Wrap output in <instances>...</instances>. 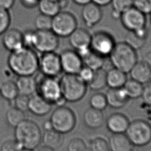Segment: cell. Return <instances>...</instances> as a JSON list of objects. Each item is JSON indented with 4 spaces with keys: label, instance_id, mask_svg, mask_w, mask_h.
<instances>
[{
    "label": "cell",
    "instance_id": "5",
    "mask_svg": "<svg viewBox=\"0 0 151 151\" xmlns=\"http://www.w3.org/2000/svg\"><path fill=\"white\" fill-rule=\"evenodd\" d=\"M125 134L133 146L145 147L151 142V124L142 119L134 120L130 122Z\"/></svg>",
    "mask_w": 151,
    "mask_h": 151
},
{
    "label": "cell",
    "instance_id": "23",
    "mask_svg": "<svg viewBox=\"0 0 151 151\" xmlns=\"http://www.w3.org/2000/svg\"><path fill=\"white\" fill-rule=\"evenodd\" d=\"M108 142L111 151H129L133 147L125 133L112 134Z\"/></svg>",
    "mask_w": 151,
    "mask_h": 151
},
{
    "label": "cell",
    "instance_id": "30",
    "mask_svg": "<svg viewBox=\"0 0 151 151\" xmlns=\"http://www.w3.org/2000/svg\"><path fill=\"white\" fill-rule=\"evenodd\" d=\"M19 95L16 82L7 80L0 86V95L7 101H14Z\"/></svg>",
    "mask_w": 151,
    "mask_h": 151
},
{
    "label": "cell",
    "instance_id": "10",
    "mask_svg": "<svg viewBox=\"0 0 151 151\" xmlns=\"http://www.w3.org/2000/svg\"><path fill=\"white\" fill-rule=\"evenodd\" d=\"M59 45V37L51 30H35L34 50L40 53L55 52Z\"/></svg>",
    "mask_w": 151,
    "mask_h": 151
},
{
    "label": "cell",
    "instance_id": "18",
    "mask_svg": "<svg viewBox=\"0 0 151 151\" xmlns=\"http://www.w3.org/2000/svg\"><path fill=\"white\" fill-rule=\"evenodd\" d=\"M105 95L108 106L112 109H121L125 107L130 100L123 88H109Z\"/></svg>",
    "mask_w": 151,
    "mask_h": 151
},
{
    "label": "cell",
    "instance_id": "29",
    "mask_svg": "<svg viewBox=\"0 0 151 151\" xmlns=\"http://www.w3.org/2000/svg\"><path fill=\"white\" fill-rule=\"evenodd\" d=\"M37 7L40 14L53 17L61 11L58 3L53 0H39Z\"/></svg>",
    "mask_w": 151,
    "mask_h": 151
},
{
    "label": "cell",
    "instance_id": "8",
    "mask_svg": "<svg viewBox=\"0 0 151 151\" xmlns=\"http://www.w3.org/2000/svg\"><path fill=\"white\" fill-rule=\"evenodd\" d=\"M77 27V19L69 12L62 10L52 17L51 31L59 38L68 37Z\"/></svg>",
    "mask_w": 151,
    "mask_h": 151
},
{
    "label": "cell",
    "instance_id": "58",
    "mask_svg": "<svg viewBox=\"0 0 151 151\" xmlns=\"http://www.w3.org/2000/svg\"><path fill=\"white\" fill-rule=\"evenodd\" d=\"M150 81H151V77H150Z\"/></svg>",
    "mask_w": 151,
    "mask_h": 151
},
{
    "label": "cell",
    "instance_id": "7",
    "mask_svg": "<svg viewBox=\"0 0 151 151\" xmlns=\"http://www.w3.org/2000/svg\"><path fill=\"white\" fill-rule=\"evenodd\" d=\"M36 93L48 102L55 105L62 97L59 80L57 78L50 77L42 74V76L37 79Z\"/></svg>",
    "mask_w": 151,
    "mask_h": 151
},
{
    "label": "cell",
    "instance_id": "49",
    "mask_svg": "<svg viewBox=\"0 0 151 151\" xmlns=\"http://www.w3.org/2000/svg\"><path fill=\"white\" fill-rule=\"evenodd\" d=\"M43 128L45 131L53 129L52 125L51 124L50 120H47L43 123Z\"/></svg>",
    "mask_w": 151,
    "mask_h": 151
},
{
    "label": "cell",
    "instance_id": "33",
    "mask_svg": "<svg viewBox=\"0 0 151 151\" xmlns=\"http://www.w3.org/2000/svg\"><path fill=\"white\" fill-rule=\"evenodd\" d=\"M89 104L91 108L101 111L104 110L108 107L106 95L101 92L93 94L90 99Z\"/></svg>",
    "mask_w": 151,
    "mask_h": 151
},
{
    "label": "cell",
    "instance_id": "1",
    "mask_svg": "<svg viewBox=\"0 0 151 151\" xmlns=\"http://www.w3.org/2000/svg\"><path fill=\"white\" fill-rule=\"evenodd\" d=\"M7 63L9 69L17 76H34L39 70L38 55L35 50L26 47L10 52Z\"/></svg>",
    "mask_w": 151,
    "mask_h": 151
},
{
    "label": "cell",
    "instance_id": "6",
    "mask_svg": "<svg viewBox=\"0 0 151 151\" xmlns=\"http://www.w3.org/2000/svg\"><path fill=\"white\" fill-rule=\"evenodd\" d=\"M53 129L62 134L70 132L76 124V116L68 107L61 106L55 109L50 117Z\"/></svg>",
    "mask_w": 151,
    "mask_h": 151
},
{
    "label": "cell",
    "instance_id": "44",
    "mask_svg": "<svg viewBox=\"0 0 151 151\" xmlns=\"http://www.w3.org/2000/svg\"><path fill=\"white\" fill-rule=\"evenodd\" d=\"M141 97L145 104L151 106V81L147 83V85L144 87Z\"/></svg>",
    "mask_w": 151,
    "mask_h": 151
},
{
    "label": "cell",
    "instance_id": "16",
    "mask_svg": "<svg viewBox=\"0 0 151 151\" xmlns=\"http://www.w3.org/2000/svg\"><path fill=\"white\" fill-rule=\"evenodd\" d=\"M81 16L86 27H92L101 21L103 18V12L101 6L91 2L83 6Z\"/></svg>",
    "mask_w": 151,
    "mask_h": 151
},
{
    "label": "cell",
    "instance_id": "24",
    "mask_svg": "<svg viewBox=\"0 0 151 151\" xmlns=\"http://www.w3.org/2000/svg\"><path fill=\"white\" fill-rule=\"evenodd\" d=\"M127 80V73L115 67L107 71V85L109 88H123Z\"/></svg>",
    "mask_w": 151,
    "mask_h": 151
},
{
    "label": "cell",
    "instance_id": "40",
    "mask_svg": "<svg viewBox=\"0 0 151 151\" xmlns=\"http://www.w3.org/2000/svg\"><path fill=\"white\" fill-rule=\"evenodd\" d=\"M94 72L95 70L91 69L90 67L83 65L77 75L83 82L88 85L93 78Z\"/></svg>",
    "mask_w": 151,
    "mask_h": 151
},
{
    "label": "cell",
    "instance_id": "12",
    "mask_svg": "<svg viewBox=\"0 0 151 151\" xmlns=\"http://www.w3.org/2000/svg\"><path fill=\"white\" fill-rule=\"evenodd\" d=\"M120 20L128 31H136L147 27L146 15L134 6L122 13Z\"/></svg>",
    "mask_w": 151,
    "mask_h": 151
},
{
    "label": "cell",
    "instance_id": "57",
    "mask_svg": "<svg viewBox=\"0 0 151 151\" xmlns=\"http://www.w3.org/2000/svg\"><path fill=\"white\" fill-rule=\"evenodd\" d=\"M53 1H56V2H58L59 0H53Z\"/></svg>",
    "mask_w": 151,
    "mask_h": 151
},
{
    "label": "cell",
    "instance_id": "37",
    "mask_svg": "<svg viewBox=\"0 0 151 151\" xmlns=\"http://www.w3.org/2000/svg\"><path fill=\"white\" fill-rule=\"evenodd\" d=\"M134 0H112L111 4L112 10L118 12L122 14L134 6Z\"/></svg>",
    "mask_w": 151,
    "mask_h": 151
},
{
    "label": "cell",
    "instance_id": "38",
    "mask_svg": "<svg viewBox=\"0 0 151 151\" xmlns=\"http://www.w3.org/2000/svg\"><path fill=\"white\" fill-rule=\"evenodd\" d=\"M67 151H88V147L82 139L75 138L68 143Z\"/></svg>",
    "mask_w": 151,
    "mask_h": 151
},
{
    "label": "cell",
    "instance_id": "42",
    "mask_svg": "<svg viewBox=\"0 0 151 151\" xmlns=\"http://www.w3.org/2000/svg\"><path fill=\"white\" fill-rule=\"evenodd\" d=\"M35 30L27 29L22 32L24 46L33 49Z\"/></svg>",
    "mask_w": 151,
    "mask_h": 151
},
{
    "label": "cell",
    "instance_id": "3",
    "mask_svg": "<svg viewBox=\"0 0 151 151\" xmlns=\"http://www.w3.org/2000/svg\"><path fill=\"white\" fill-rule=\"evenodd\" d=\"M108 58L113 67L127 73L138 62L136 50L125 42L116 43Z\"/></svg>",
    "mask_w": 151,
    "mask_h": 151
},
{
    "label": "cell",
    "instance_id": "56",
    "mask_svg": "<svg viewBox=\"0 0 151 151\" xmlns=\"http://www.w3.org/2000/svg\"><path fill=\"white\" fill-rule=\"evenodd\" d=\"M134 151V150H133V149H132V150H130V151Z\"/></svg>",
    "mask_w": 151,
    "mask_h": 151
},
{
    "label": "cell",
    "instance_id": "46",
    "mask_svg": "<svg viewBox=\"0 0 151 151\" xmlns=\"http://www.w3.org/2000/svg\"><path fill=\"white\" fill-rule=\"evenodd\" d=\"M16 0H0V9L9 11L15 5Z\"/></svg>",
    "mask_w": 151,
    "mask_h": 151
},
{
    "label": "cell",
    "instance_id": "45",
    "mask_svg": "<svg viewBox=\"0 0 151 151\" xmlns=\"http://www.w3.org/2000/svg\"><path fill=\"white\" fill-rule=\"evenodd\" d=\"M39 0H19L20 4L25 9H35L37 7Z\"/></svg>",
    "mask_w": 151,
    "mask_h": 151
},
{
    "label": "cell",
    "instance_id": "53",
    "mask_svg": "<svg viewBox=\"0 0 151 151\" xmlns=\"http://www.w3.org/2000/svg\"><path fill=\"white\" fill-rule=\"evenodd\" d=\"M37 151H55V150L44 145V146L40 147V149L38 150Z\"/></svg>",
    "mask_w": 151,
    "mask_h": 151
},
{
    "label": "cell",
    "instance_id": "14",
    "mask_svg": "<svg viewBox=\"0 0 151 151\" xmlns=\"http://www.w3.org/2000/svg\"><path fill=\"white\" fill-rule=\"evenodd\" d=\"M68 37L70 46L76 51L90 48L92 34L88 29L77 27Z\"/></svg>",
    "mask_w": 151,
    "mask_h": 151
},
{
    "label": "cell",
    "instance_id": "55",
    "mask_svg": "<svg viewBox=\"0 0 151 151\" xmlns=\"http://www.w3.org/2000/svg\"><path fill=\"white\" fill-rule=\"evenodd\" d=\"M150 21H151V13L150 14Z\"/></svg>",
    "mask_w": 151,
    "mask_h": 151
},
{
    "label": "cell",
    "instance_id": "21",
    "mask_svg": "<svg viewBox=\"0 0 151 151\" xmlns=\"http://www.w3.org/2000/svg\"><path fill=\"white\" fill-rule=\"evenodd\" d=\"M52 105L38 95H34L29 97V110L34 115L42 116L51 111Z\"/></svg>",
    "mask_w": 151,
    "mask_h": 151
},
{
    "label": "cell",
    "instance_id": "4",
    "mask_svg": "<svg viewBox=\"0 0 151 151\" xmlns=\"http://www.w3.org/2000/svg\"><path fill=\"white\" fill-rule=\"evenodd\" d=\"M62 96L71 103L80 101L86 94L88 85L77 75L64 73L59 80Z\"/></svg>",
    "mask_w": 151,
    "mask_h": 151
},
{
    "label": "cell",
    "instance_id": "52",
    "mask_svg": "<svg viewBox=\"0 0 151 151\" xmlns=\"http://www.w3.org/2000/svg\"><path fill=\"white\" fill-rule=\"evenodd\" d=\"M111 14H112V17L113 18V19L118 20V19H120L121 16V14L119 13L118 12L112 10L111 12Z\"/></svg>",
    "mask_w": 151,
    "mask_h": 151
},
{
    "label": "cell",
    "instance_id": "43",
    "mask_svg": "<svg viewBox=\"0 0 151 151\" xmlns=\"http://www.w3.org/2000/svg\"><path fill=\"white\" fill-rule=\"evenodd\" d=\"M23 147L16 140H7L3 143L0 151H21Z\"/></svg>",
    "mask_w": 151,
    "mask_h": 151
},
{
    "label": "cell",
    "instance_id": "50",
    "mask_svg": "<svg viewBox=\"0 0 151 151\" xmlns=\"http://www.w3.org/2000/svg\"><path fill=\"white\" fill-rule=\"evenodd\" d=\"M57 2L58 3L62 11L63 9H65L69 3V0H59Z\"/></svg>",
    "mask_w": 151,
    "mask_h": 151
},
{
    "label": "cell",
    "instance_id": "9",
    "mask_svg": "<svg viewBox=\"0 0 151 151\" xmlns=\"http://www.w3.org/2000/svg\"><path fill=\"white\" fill-rule=\"evenodd\" d=\"M116 44L114 37L107 32L101 30L92 34L90 48L104 58L109 57Z\"/></svg>",
    "mask_w": 151,
    "mask_h": 151
},
{
    "label": "cell",
    "instance_id": "13",
    "mask_svg": "<svg viewBox=\"0 0 151 151\" xmlns=\"http://www.w3.org/2000/svg\"><path fill=\"white\" fill-rule=\"evenodd\" d=\"M59 55L62 71L65 73L77 75L84 65L82 58L75 50L67 49Z\"/></svg>",
    "mask_w": 151,
    "mask_h": 151
},
{
    "label": "cell",
    "instance_id": "2",
    "mask_svg": "<svg viewBox=\"0 0 151 151\" xmlns=\"http://www.w3.org/2000/svg\"><path fill=\"white\" fill-rule=\"evenodd\" d=\"M15 128L16 140L23 148L34 150L41 142L42 131L35 122L25 119Z\"/></svg>",
    "mask_w": 151,
    "mask_h": 151
},
{
    "label": "cell",
    "instance_id": "31",
    "mask_svg": "<svg viewBox=\"0 0 151 151\" xmlns=\"http://www.w3.org/2000/svg\"><path fill=\"white\" fill-rule=\"evenodd\" d=\"M147 39V38L143 37L136 32L128 31L125 36V42L137 51L145 46Z\"/></svg>",
    "mask_w": 151,
    "mask_h": 151
},
{
    "label": "cell",
    "instance_id": "11",
    "mask_svg": "<svg viewBox=\"0 0 151 151\" xmlns=\"http://www.w3.org/2000/svg\"><path fill=\"white\" fill-rule=\"evenodd\" d=\"M38 70L43 75L57 78L63 72L60 55L55 51L42 53L39 57Z\"/></svg>",
    "mask_w": 151,
    "mask_h": 151
},
{
    "label": "cell",
    "instance_id": "34",
    "mask_svg": "<svg viewBox=\"0 0 151 151\" xmlns=\"http://www.w3.org/2000/svg\"><path fill=\"white\" fill-rule=\"evenodd\" d=\"M52 20V17L40 13V14L36 17L34 20V26L36 30H51Z\"/></svg>",
    "mask_w": 151,
    "mask_h": 151
},
{
    "label": "cell",
    "instance_id": "47",
    "mask_svg": "<svg viewBox=\"0 0 151 151\" xmlns=\"http://www.w3.org/2000/svg\"><path fill=\"white\" fill-rule=\"evenodd\" d=\"M112 0H92V2L99 6H105L111 4Z\"/></svg>",
    "mask_w": 151,
    "mask_h": 151
},
{
    "label": "cell",
    "instance_id": "17",
    "mask_svg": "<svg viewBox=\"0 0 151 151\" xmlns=\"http://www.w3.org/2000/svg\"><path fill=\"white\" fill-rule=\"evenodd\" d=\"M130 123L128 117L122 113L111 114L106 122L107 129L112 134L125 133Z\"/></svg>",
    "mask_w": 151,
    "mask_h": 151
},
{
    "label": "cell",
    "instance_id": "41",
    "mask_svg": "<svg viewBox=\"0 0 151 151\" xmlns=\"http://www.w3.org/2000/svg\"><path fill=\"white\" fill-rule=\"evenodd\" d=\"M29 96L19 94L14 99L15 107L23 112L29 110Z\"/></svg>",
    "mask_w": 151,
    "mask_h": 151
},
{
    "label": "cell",
    "instance_id": "19",
    "mask_svg": "<svg viewBox=\"0 0 151 151\" xmlns=\"http://www.w3.org/2000/svg\"><path fill=\"white\" fill-rule=\"evenodd\" d=\"M83 120L85 125L91 129H97L102 127L105 122L103 111L90 107L84 111Z\"/></svg>",
    "mask_w": 151,
    "mask_h": 151
},
{
    "label": "cell",
    "instance_id": "51",
    "mask_svg": "<svg viewBox=\"0 0 151 151\" xmlns=\"http://www.w3.org/2000/svg\"><path fill=\"white\" fill-rule=\"evenodd\" d=\"M73 1L76 4L84 6L88 3L92 2V0H73Z\"/></svg>",
    "mask_w": 151,
    "mask_h": 151
},
{
    "label": "cell",
    "instance_id": "15",
    "mask_svg": "<svg viewBox=\"0 0 151 151\" xmlns=\"http://www.w3.org/2000/svg\"><path fill=\"white\" fill-rule=\"evenodd\" d=\"M2 42L4 48L10 52L24 47L22 32L15 28L9 29L3 34Z\"/></svg>",
    "mask_w": 151,
    "mask_h": 151
},
{
    "label": "cell",
    "instance_id": "25",
    "mask_svg": "<svg viewBox=\"0 0 151 151\" xmlns=\"http://www.w3.org/2000/svg\"><path fill=\"white\" fill-rule=\"evenodd\" d=\"M83 64L94 70L104 68L106 63V58L93 51L91 49L81 57Z\"/></svg>",
    "mask_w": 151,
    "mask_h": 151
},
{
    "label": "cell",
    "instance_id": "32",
    "mask_svg": "<svg viewBox=\"0 0 151 151\" xmlns=\"http://www.w3.org/2000/svg\"><path fill=\"white\" fill-rule=\"evenodd\" d=\"M25 116L24 112L16 107L9 109L6 114V120L9 125L15 127L23 120Z\"/></svg>",
    "mask_w": 151,
    "mask_h": 151
},
{
    "label": "cell",
    "instance_id": "26",
    "mask_svg": "<svg viewBox=\"0 0 151 151\" xmlns=\"http://www.w3.org/2000/svg\"><path fill=\"white\" fill-rule=\"evenodd\" d=\"M63 140L62 134L53 129L45 131L44 134L42 135V141L45 146L54 150L58 149L61 147Z\"/></svg>",
    "mask_w": 151,
    "mask_h": 151
},
{
    "label": "cell",
    "instance_id": "35",
    "mask_svg": "<svg viewBox=\"0 0 151 151\" xmlns=\"http://www.w3.org/2000/svg\"><path fill=\"white\" fill-rule=\"evenodd\" d=\"M91 151H111L108 141L102 137H96L90 141Z\"/></svg>",
    "mask_w": 151,
    "mask_h": 151
},
{
    "label": "cell",
    "instance_id": "48",
    "mask_svg": "<svg viewBox=\"0 0 151 151\" xmlns=\"http://www.w3.org/2000/svg\"><path fill=\"white\" fill-rule=\"evenodd\" d=\"M143 61L151 68V51L146 53L144 56Z\"/></svg>",
    "mask_w": 151,
    "mask_h": 151
},
{
    "label": "cell",
    "instance_id": "20",
    "mask_svg": "<svg viewBox=\"0 0 151 151\" xmlns=\"http://www.w3.org/2000/svg\"><path fill=\"white\" fill-rule=\"evenodd\" d=\"M151 68L144 61H138L132 67L129 73L131 78L143 84L150 81Z\"/></svg>",
    "mask_w": 151,
    "mask_h": 151
},
{
    "label": "cell",
    "instance_id": "39",
    "mask_svg": "<svg viewBox=\"0 0 151 151\" xmlns=\"http://www.w3.org/2000/svg\"><path fill=\"white\" fill-rule=\"evenodd\" d=\"M133 6L145 15H149L151 13V0H134Z\"/></svg>",
    "mask_w": 151,
    "mask_h": 151
},
{
    "label": "cell",
    "instance_id": "54",
    "mask_svg": "<svg viewBox=\"0 0 151 151\" xmlns=\"http://www.w3.org/2000/svg\"><path fill=\"white\" fill-rule=\"evenodd\" d=\"M21 151H34L33 149H24L23 148Z\"/></svg>",
    "mask_w": 151,
    "mask_h": 151
},
{
    "label": "cell",
    "instance_id": "27",
    "mask_svg": "<svg viewBox=\"0 0 151 151\" xmlns=\"http://www.w3.org/2000/svg\"><path fill=\"white\" fill-rule=\"evenodd\" d=\"M144 87L143 84L131 78L130 79H127L123 88L129 99H136L141 97Z\"/></svg>",
    "mask_w": 151,
    "mask_h": 151
},
{
    "label": "cell",
    "instance_id": "22",
    "mask_svg": "<svg viewBox=\"0 0 151 151\" xmlns=\"http://www.w3.org/2000/svg\"><path fill=\"white\" fill-rule=\"evenodd\" d=\"M15 82L19 94L29 96L36 92L37 81L33 76H18Z\"/></svg>",
    "mask_w": 151,
    "mask_h": 151
},
{
    "label": "cell",
    "instance_id": "28",
    "mask_svg": "<svg viewBox=\"0 0 151 151\" xmlns=\"http://www.w3.org/2000/svg\"><path fill=\"white\" fill-rule=\"evenodd\" d=\"M88 86L94 91H99L105 88L107 86V70L104 68L95 70L93 78Z\"/></svg>",
    "mask_w": 151,
    "mask_h": 151
},
{
    "label": "cell",
    "instance_id": "36",
    "mask_svg": "<svg viewBox=\"0 0 151 151\" xmlns=\"http://www.w3.org/2000/svg\"><path fill=\"white\" fill-rule=\"evenodd\" d=\"M12 17L9 11L0 9V36L9 29Z\"/></svg>",
    "mask_w": 151,
    "mask_h": 151
}]
</instances>
